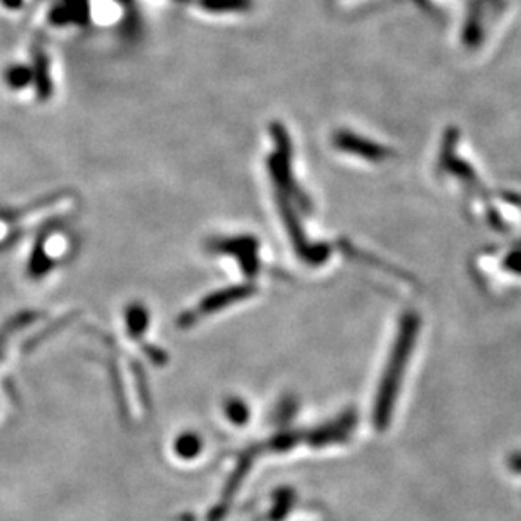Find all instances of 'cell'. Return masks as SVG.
I'll use <instances>...</instances> for the list:
<instances>
[{
	"label": "cell",
	"instance_id": "1",
	"mask_svg": "<svg viewBox=\"0 0 521 521\" xmlns=\"http://www.w3.org/2000/svg\"><path fill=\"white\" fill-rule=\"evenodd\" d=\"M418 327H420V319L417 317V313H405L401 325H400V334L396 338L395 349L391 353L390 363L386 367V374L381 382L380 395H378V403H376L378 427H384L388 422L400 381L405 373V366L409 363L411 349L415 346Z\"/></svg>",
	"mask_w": 521,
	"mask_h": 521
},
{
	"label": "cell",
	"instance_id": "2",
	"mask_svg": "<svg viewBox=\"0 0 521 521\" xmlns=\"http://www.w3.org/2000/svg\"><path fill=\"white\" fill-rule=\"evenodd\" d=\"M211 251L229 254L238 257L240 268L246 276H254L259 271L257 261V240L254 238H229V239H215L211 242Z\"/></svg>",
	"mask_w": 521,
	"mask_h": 521
},
{
	"label": "cell",
	"instance_id": "3",
	"mask_svg": "<svg viewBox=\"0 0 521 521\" xmlns=\"http://www.w3.org/2000/svg\"><path fill=\"white\" fill-rule=\"evenodd\" d=\"M254 293V286H234V288H229V290H222V292H217L213 295L205 298L197 310L184 315V319L180 320V324L186 327V325L193 324L197 322L200 317L207 315V313H211V311L220 310V309H226L227 305L230 303H236L239 300H244L247 296H251Z\"/></svg>",
	"mask_w": 521,
	"mask_h": 521
},
{
	"label": "cell",
	"instance_id": "4",
	"mask_svg": "<svg viewBox=\"0 0 521 521\" xmlns=\"http://www.w3.org/2000/svg\"><path fill=\"white\" fill-rule=\"evenodd\" d=\"M334 144L340 151L351 153V155L361 156L369 161H381L391 156V151L386 149L384 146L376 142L367 141L364 138L349 132V130H338L334 136Z\"/></svg>",
	"mask_w": 521,
	"mask_h": 521
},
{
	"label": "cell",
	"instance_id": "5",
	"mask_svg": "<svg viewBox=\"0 0 521 521\" xmlns=\"http://www.w3.org/2000/svg\"><path fill=\"white\" fill-rule=\"evenodd\" d=\"M92 17V0H61L49 13L53 26H85Z\"/></svg>",
	"mask_w": 521,
	"mask_h": 521
},
{
	"label": "cell",
	"instance_id": "6",
	"mask_svg": "<svg viewBox=\"0 0 521 521\" xmlns=\"http://www.w3.org/2000/svg\"><path fill=\"white\" fill-rule=\"evenodd\" d=\"M188 5H192L198 14L224 19V17L249 14L254 2L253 0H190Z\"/></svg>",
	"mask_w": 521,
	"mask_h": 521
},
{
	"label": "cell",
	"instance_id": "7",
	"mask_svg": "<svg viewBox=\"0 0 521 521\" xmlns=\"http://www.w3.org/2000/svg\"><path fill=\"white\" fill-rule=\"evenodd\" d=\"M32 86L36 92V97L46 102L51 99L53 95V76H51V65H49V57L41 48H36L32 51Z\"/></svg>",
	"mask_w": 521,
	"mask_h": 521
},
{
	"label": "cell",
	"instance_id": "8",
	"mask_svg": "<svg viewBox=\"0 0 521 521\" xmlns=\"http://www.w3.org/2000/svg\"><path fill=\"white\" fill-rule=\"evenodd\" d=\"M4 82L14 92L28 88V86L32 85V68H31V65L14 63V65L7 67L5 71H4Z\"/></svg>",
	"mask_w": 521,
	"mask_h": 521
},
{
	"label": "cell",
	"instance_id": "9",
	"mask_svg": "<svg viewBox=\"0 0 521 521\" xmlns=\"http://www.w3.org/2000/svg\"><path fill=\"white\" fill-rule=\"evenodd\" d=\"M148 311L142 305H130L127 309V327H129V334L132 337H141L148 327Z\"/></svg>",
	"mask_w": 521,
	"mask_h": 521
},
{
	"label": "cell",
	"instance_id": "10",
	"mask_svg": "<svg viewBox=\"0 0 521 521\" xmlns=\"http://www.w3.org/2000/svg\"><path fill=\"white\" fill-rule=\"evenodd\" d=\"M198 451H200V440H198L197 436H192V434H186V436H182L178 438L176 442V452L184 457H193L197 455Z\"/></svg>",
	"mask_w": 521,
	"mask_h": 521
},
{
	"label": "cell",
	"instance_id": "11",
	"mask_svg": "<svg viewBox=\"0 0 521 521\" xmlns=\"http://www.w3.org/2000/svg\"><path fill=\"white\" fill-rule=\"evenodd\" d=\"M226 409L229 418L234 423L242 425V423L249 418V409H247L240 400H230V401L227 403Z\"/></svg>",
	"mask_w": 521,
	"mask_h": 521
},
{
	"label": "cell",
	"instance_id": "12",
	"mask_svg": "<svg viewBox=\"0 0 521 521\" xmlns=\"http://www.w3.org/2000/svg\"><path fill=\"white\" fill-rule=\"evenodd\" d=\"M0 2H2V5H4V7L11 9V11H17V9H21V7H22V4H24V0H0Z\"/></svg>",
	"mask_w": 521,
	"mask_h": 521
}]
</instances>
